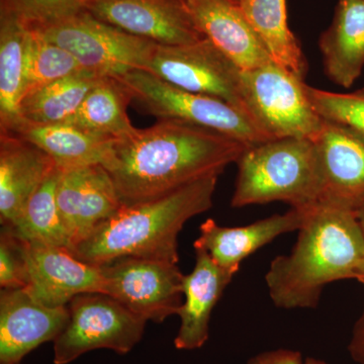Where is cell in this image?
I'll return each mask as SVG.
<instances>
[{
    "instance_id": "obj_1",
    "label": "cell",
    "mask_w": 364,
    "mask_h": 364,
    "mask_svg": "<svg viewBox=\"0 0 364 364\" xmlns=\"http://www.w3.org/2000/svg\"><path fill=\"white\" fill-rule=\"evenodd\" d=\"M245 144L218 132L160 119L112 144L102 166L123 205L156 200L193 182L223 173Z\"/></svg>"
},
{
    "instance_id": "obj_2",
    "label": "cell",
    "mask_w": 364,
    "mask_h": 364,
    "mask_svg": "<svg viewBox=\"0 0 364 364\" xmlns=\"http://www.w3.org/2000/svg\"><path fill=\"white\" fill-rule=\"evenodd\" d=\"M363 258L364 235L356 213L318 202L306 208L291 252L270 263L268 294L284 310L317 308L328 284L355 279Z\"/></svg>"
},
{
    "instance_id": "obj_3",
    "label": "cell",
    "mask_w": 364,
    "mask_h": 364,
    "mask_svg": "<svg viewBox=\"0 0 364 364\" xmlns=\"http://www.w3.org/2000/svg\"><path fill=\"white\" fill-rule=\"evenodd\" d=\"M218 178L205 177L156 200L122 205L69 251L97 267L122 257L177 263L179 232L191 218L212 208Z\"/></svg>"
},
{
    "instance_id": "obj_4",
    "label": "cell",
    "mask_w": 364,
    "mask_h": 364,
    "mask_svg": "<svg viewBox=\"0 0 364 364\" xmlns=\"http://www.w3.org/2000/svg\"><path fill=\"white\" fill-rule=\"evenodd\" d=\"M236 163L233 208L280 202L303 208L320 200L322 178L310 139H272L247 146Z\"/></svg>"
},
{
    "instance_id": "obj_5",
    "label": "cell",
    "mask_w": 364,
    "mask_h": 364,
    "mask_svg": "<svg viewBox=\"0 0 364 364\" xmlns=\"http://www.w3.org/2000/svg\"><path fill=\"white\" fill-rule=\"evenodd\" d=\"M141 112L160 119L193 124L231 136L246 146L272 140L252 119L225 100L182 90L149 71L132 70L119 76Z\"/></svg>"
},
{
    "instance_id": "obj_6",
    "label": "cell",
    "mask_w": 364,
    "mask_h": 364,
    "mask_svg": "<svg viewBox=\"0 0 364 364\" xmlns=\"http://www.w3.org/2000/svg\"><path fill=\"white\" fill-rule=\"evenodd\" d=\"M306 83L275 62L241 70L244 105L253 123L269 139H314L322 119L305 91Z\"/></svg>"
},
{
    "instance_id": "obj_7",
    "label": "cell",
    "mask_w": 364,
    "mask_h": 364,
    "mask_svg": "<svg viewBox=\"0 0 364 364\" xmlns=\"http://www.w3.org/2000/svg\"><path fill=\"white\" fill-rule=\"evenodd\" d=\"M33 28L71 53L82 68L100 76L119 77L136 69L147 71L157 46L97 20L86 11L54 25Z\"/></svg>"
},
{
    "instance_id": "obj_8",
    "label": "cell",
    "mask_w": 364,
    "mask_h": 364,
    "mask_svg": "<svg viewBox=\"0 0 364 364\" xmlns=\"http://www.w3.org/2000/svg\"><path fill=\"white\" fill-rule=\"evenodd\" d=\"M69 320L54 341V364H68L87 352L133 350L143 338L147 321L105 294H83L67 306Z\"/></svg>"
},
{
    "instance_id": "obj_9",
    "label": "cell",
    "mask_w": 364,
    "mask_h": 364,
    "mask_svg": "<svg viewBox=\"0 0 364 364\" xmlns=\"http://www.w3.org/2000/svg\"><path fill=\"white\" fill-rule=\"evenodd\" d=\"M104 294L132 313L154 323L177 315L182 303V274L170 261L122 257L100 265Z\"/></svg>"
},
{
    "instance_id": "obj_10",
    "label": "cell",
    "mask_w": 364,
    "mask_h": 364,
    "mask_svg": "<svg viewBox=\"0 0 364 364\" xmlns=\"http://www.w3.org/2000/svg\"><path fill=\"white\" fill-rule=\"evenodd\" d=\"M147 71L182 90L225 100L248 114L241 69L205 38L193 44H157Z\"/></svg>"
},
{
    "instance_id": "obj_11",
    "label": "cell",
    "mask_w": 364,
    "mask_h": 364,
    "mask_svg": "<svg viewBox=\"0 0 364 364\" xmlns=\"http://www.w3.org/2000/svg\"><path fill=\"white\" fill-rule=\"evenodd\" d=\"M28 282L26 291L50 308L67 306L79 294H104L100 267L79 259L65 247L26 242Z\"/></svg>"
},
{
    "instance_id": "obj_12",
    "label": "cell",
    "mask_w": 364,
    "mask_h": 364,
    "mask_svg": "<svg viewBox=\"0 0 364 364\" xmlns=\"http://www.w3.org/2000/svg\"><path fill=\"white\" fill-rule=\"evenodd\" d=\"M313 142L322 178L318 202L356 213L364 203L363 134L324 119Z\"/></svg>"
},
{
    "instance_id": "obj_13",
    "label": "cell",
    "mask_w": 364,
    "mask_h": 364,
    "mask_svg": "<svg viewBox=\"0 0 364 364\" xmlns=\"http://www.w3.org/2000/svg\"><path fill=\"white\" fill-rule=\"evenodd\" d=\"M85 11L97 20L161 45L203 40L181 0H86Z\"/></svg>"
},
{
    "instance_id": "obj_14",
    "label": "cell",
    "mask_w": 364,
    "mask_h": 364,
    "mask_svg": "<svg viewBox=\"0 0 364 364\" xmlns=\"http://www.w3.org/2000/svg\"><path fill=\"white\" fill-rule=\"evenodd\" d=\"M57 203L70 248L122 207L116 186L102 164L61 169Z\"/></svg>"
},
{
    "instance_id": "obj_15",
    "label": "cell",
    "mask_w": 364,
    "mask_h": 364,
    "mask_svg": "<svg viewBox=\"0 0 364 364\" xmlns=\"http://www.w3.org/2000/svg\"><path fill=\"white\" fill-rule=\"evenodd\" d=\"M69 320L67 306L50 308L25 289L0 293V364L21 363L33 349L55 341Z\"/></svg>"
},
{
    "instance_id": "obj_16",
    "label": "cell",
    "mask_w": 364,
    "mask_h": 364,
    "mask_svg": "<svg viewBox=\"0 0 364 364\" xmlns=\"http://www.w3.org/2000/svg\"><path fill=\"white\" fill-rule=\"evenodd\" d=\"M181 1L196 30L241 70H249L272 61L236 2L232 0Z\"/></svg>"
},
{
    "instance_id": "obj_17",
    "label": "cell",
    "mask_w": 364,
    "mask_h": 364,
    "mask_svg": "<svg viewBox=\"0 0 364 364\" xmlns=\"http://www.w3.org/2000/svg\"><path fill=\"white\" fill-rule=\"evenodd\" d=\"M306 215V208H291L284 214L241 227H223L208 219L200 225L193 247L207 251L220 267L236 274L241 263L256 251L282 235L299 231Z\"/></svg>"
},
{
    "instance_id": "obj_18",
    "label": "cell",
    "mask_w": 364,
    "mask_h": 364,
    "mask_svg": "<svg viewBox=\"0 0 364 364\" xmlns=\"http://www.w3.org/2000/svg\"><path fill=\"white\" fill-rule=\"evenodd\" d=\"M57 165L33 143L1 133L0 136V221L13 227L26 203Z\"/></svg>"
},
{
    "instance_id": "obj_19",
    "label": "cell",
    "mask_w": 364,
    "mask_h": 364,
    "mask_svg": "<svg viewBox=\"0 0 364 364\" xmlns=\"http://www.w3.org/2000/svg\"><path fill=\"white\" fill-rule=\"evenodd\" d=\"M196 256L195 268L182 282L184 299L177 314L181 327L174 339L179 350H196L205 344L213 310L235 277L220 267L207 251L196 248Z\"/></svg>"
},
{
    "instance_id": "obj_20",
    "label": "cell",
    "mask_w": 364,
    "mask_h": 364,
    "mask_svg": "<svg viewBox=\"0 0 364 364\" xmlns=\"http://www.w3.org/2000/svg\"><path fill=\"white\" fill-rule=\"evenodd\" d=\"M39 147L61 169L104 164L116 139L90 133L71 124H33L18 117L1 128Z\"/></svg>"
},
{
    "instance_id": "obj_21",
    "label": "cell",
    "mask_w": 364,
    "mask_h": 364,
    "mask_svg": "<svg viewBox=\"0 0 364 364\" xmlns=\"http://www.w3.org/2000/svg\"><path fill=\"white\" fill-rule=\"evenodd\" d=\"M318 47L326 75L335 85L350 87L364 68V0H338Z\"/></svg>"
},
{
    "instance_id": "obj_22",
    "label": "cell",
    "mask_w": 364,
    "mask_h": 364,
    "mask_svg": "<svg viewBox=\"0 0 364 364\" xmlns=\"http://www.w3.org/2000/svg\"><path fill=\"white\" fill-rule=\"evenodd\" d=\"M239 6L272 61L304 79L306 61L287 23V0H240Z\"/></svg>"
},
{
    "instance_id": "obj_23",
    "label": "cell",
    "mask_w": 364,
    "mask_h": 364,
    "mask_svg": "<svg viewBox=\"0 0 364 364\" xmlns=\"http://www.w3.org/2000/svg\"><path fill=\"white\" fill-rule=\"evenodd\" d=\"M102 76L82 70L28 93L18 105L21 119L33 124H66Z\"/></svg>"
},
{
    "instance_id": "obj_24",
    "label": "cell",
    "mask_w": 364,
    "mask_h": 364,
    "mask_svg": "<svg viewBox=\"0 0 364 364\" xmlns=\"http://www.w3.org/2000/svg\"><path fill=\"white\" fill-rule=\"evenodd\" d=\"M132 97L119 78L102 76L67 124L97 135L122 138L135 130L128 116Z\"/></svg>"
},
{
    "instance_id": "obj_25",
    "label": "cell",
    "mask_w": 364,
    "mask_h": 364,
    "mask_svg": "<svg viewBox=\"0 0 364 364\" xmlns=\"http://www.w3.org/2000/svg\"><path fill=\"white\" fill-rule=\"evenodd\" d=\"M28 26L9 7L2 6L0 18V128L20 117L23 66Z\"/></svg>"
},
{
    "instance_id": "obj_26",
    "label": "cell",
    "mask_w": 364,
    "mask_h": 364,
    "mask_svg": "<svg viewBox=\"0 0 364 364\" xmlns=\"http://www.w3.org/2000/svg\"><path fill=\"white\" fill-rule=\"evenodd\" d=\"M60 174L61 168L55 167L26 203L18 221L11 227L14 233L23 240L70 248L57 203Z\"/></svg>"
},
{
    "instance_id": "obj_27",
    "label": "cell",
    "mask_w": 364,
    "mask_h": 364,
    "mask_svg": "<svg viewBox=\"0 0 364 364\" xmlns=\"http://www.w3.org/2000/svg\"><path fill=\"white\" fill-rule=\"evenodd\" d=\"M71 53L50 42L39 31L28 26L26 33L23 95L82 70Z\"/></svg>"
},
{
    "instance_id": "obj_28",
    "label": "cell",
    "mask_w": 364,
    "mask_h": 364,
    "mask_svg": "<svg viewBox=\"0 0 364 364\" xmlns=\"http://www.w3.org/2000/svg\"><path fill=\"white\" fill-rule=\"evenodd\" d=\"M306 97L318 116L350 127L364 135V88L350 93L332 92L305 85Z\"/></svg>"
},
{
    "instance_id": "obj_29",
    "label": "cell",
    "mask_w": 364,
    "mask_h": 364,
    "mask_svg": "<svg viewBox=\"0 0 364 364\" xmlns=\"http://www.w3.org/2000/svg\"><path fill=\"white\" fill-rule=\"evenodd\" d=\"M86 0H4L31 28L54 25L85 11Z\"/></svg>"
},
{
    "instance_id": "obj_30",
    "label": "cell",
    "mask_w": 364,
    "mask_h": 364,
    "mask_svg": "<svg viewBox=\"0 0 364 364\" xmlns=\"http://www.w3.org/2000/svg\"><path fill=\"white\" fill-rule=\"evenodd\" d=\"M28 282L26 241L11 228L2 227L0 236V286L1 289H26Z\"/></svg>"
},
{
    "instance_id": "obj_31",
    "label": "cell",
    "mask_w": 364,
    "mask_h": 364,
    "mask_svg": "<svg viewBox=\"0 0 364 364\" xmlns=\"http://www.w3.org/2000/svg\"><path fill=\"white\" fill-rule=\"evenodd\" d=\"M301 352L291 349H275L262 352L249 359L247 364H304Z\"/></svg>"
},
{
    "instance_id": "obj_32",
    "label": "cell",
    "mask_w": 364,
    "mask_h": 364,
    "mask_svg": "<svg viewBox=\"0 0 364 364\" xmlns=\"http://www.w3.org/2000/svg\"><path fill=\"white\" fill-rule=\"evenodd\" d=\"M348 351L356 363L364 364V309L353 326Z\"/></svg>"
},
{
    "instance_id": "obj_33",
    "label": "cell",
    "mask_w": 364,
    "mask_h": 364,
    "mask_svg": "<svg viewBox=\"0 0 364 364\" xmlns=\"http://www.w3.org/2000/svg\"><path fill=\"white\" fill-rule=\"evenodd\" d=\"M356 217H358L359 225H360L361 231L364 235V203L360 208L356 210Z\"/></svg>"
},
{
    "instance_id": "obj_34",
    "label": "cell",
    "mask_w": 364,
    "mask_h": 364,
    "mask_svg": "<svg viewBox=\"0 0 364 364\" xmlns=\"http://www.w3.org/2000/svg\"><path fill=\"white\" fill-rule=\"evenodd\" d=\"M355 279L360 282L364 287V258L361 264L359 265L358 272H356Z\"/></svg>"
},
{
    "instance_id": "obj_35",
    "label": "cell",
    "mask_w": 364,
    "mask_h": 364,
    "mask_svg": "<svg viewBox=\"0 0 364 364\" xmlns=\"http://www.w3.org/2000/svg\"><path fill=\"white\" fill-rule=\"evenodd\" d=\"M304 364H327L325 361L320 360V359H316L313 358H308L304 361Z\"/></svg>"
},
{
    "instance_id": "obj_36",
    "label": "cell",
    "mask_w": 364,
    "mask_h": 364,
    "mask_svg": "<svg viewBox=\"0 0 364 364\" xmlns=\"http://www.w3.org/2000/svg\"><path fill=\"white\" fill-rule=\"evenodd\" d=\"M232 1L236 2V4H239V2H240V0H232Z\"/></svg>"
},
{
    "instance_id": "obj_37",
    "label": "cell",
    "mask_w": 364,
    "mask_h": 364,
    "mask_svg": "<svg viewBox=\"0 0 364 364\" xmlns=\"http://www.w3.org/2000/svg\"><path fill=\"white\" fill-rule=\"evenodd\" d=\"M16 364H21V363H16Z\"/></svg>"
}]
</instances>
